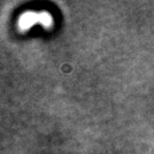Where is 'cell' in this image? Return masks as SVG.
Here are the masks:
<instances>
[{
  "label": "cell",
  "mask_w": 154,
  "mask_h": 154,
  "mask_svg": "<svg viewBox=\"0 0 154 154\" xmlns=\"http://www.w3.org/2000/svg\"><path fill=\"white\" fill-rule=\"evenodd\" d=\"M37 23L44 25L45 28H49L53 24V18L49 13H46V11H42V13L26 11L18 20V29L21 31H26Z\"/></svg>",
  "instance_id": "1"
}]
</instances>
